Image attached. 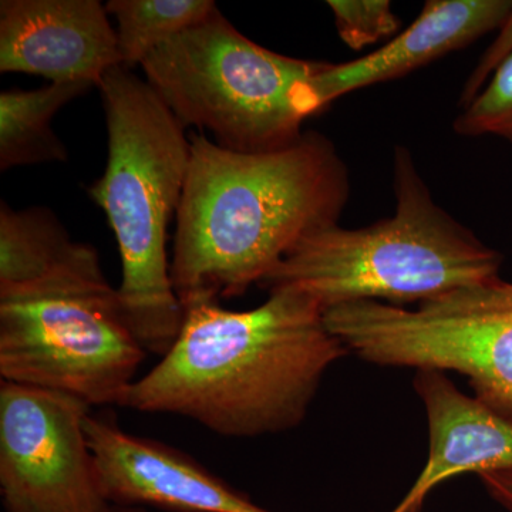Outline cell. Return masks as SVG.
Masks as SVG:
<instances>
[{"label": "cell", "instance_id": "6da1fadb", "mask_svg": "<svg viewBox=\"0 0 512 512\" xmlns=\"http://www.w3.org/2000/svg\"><path fill=\"white\" fill-rule=\"evenodd\" d=\"M349 352L319 303L295 286L269 289L251 311L198 302L119 407L174 414L234 439L284 433L305 420L323 376Z\"/></svg>", "mask_w": 512, "mask_h": 512}, {"label": "cell", "instance_id": "7a4b0ae2", "mask_svg": "<svg viewBox=\"0 0 512 512\" xmlns=\"http://www.w3.org/2000/svg\"><path fill=\"white\" fill-rule=\"evenodd\" d=\"M349 197L348 165L318 131L268 153H239L194 134L171 255L181 305L261 285L303 238L339 224Z\"/></svg>", "mask_w": 512, "mask_h": 512}, {"label": "cell", "instance_id": "3957f363", "mask_svg": "<svg viewBox=\"0 0 512 512\" xmlns=\"http://www.w3.org/2000/svg\"><path fill=\"white\" fill-rule=\"evenodd\" d=\"M97 89L106 114L107 163L89 194L119 247L117 293L128 325L147 353L164 356L184 320L167 244L183 197L191 140L156 90L127 67L104 74Z\"/></svg>", "mask_w": 512, "mask_h": 512}, {"label": "cell", "instance_id": "277c9868", "mask_svg": "<svg viewBox=\"0 0 512 512\" xmlns=\"http://www.w3.org/2000/svg\"><path fill=\"white\" fill-rule=\"evenodd\" d=\"M392 217L303 238L261 286H295L323 311L359 301L403 306L500 276L503 255L437 204L409 148L393 154Z\"/></svg>", "mask_w": 512, "mask_h": 512}, {"label": "cell", "instance_id": "5b68a950", "mask_svg": "<svg viewBox=\"0 0 512 512\" xmlns=\"http://www.w3.org/2000/svg\"><path fill=\"white\" fill-rule=\"evenodd\" d=\"M329 63L266 49L215 9L141 69L185 128L211 131L228 150L268 153L301 140L305 120L323 110L315 80Z\"/></svg>", "mask_w": 512, "mask_h": 512}, {"label": "cell", "instance_id": "8992f818", "mask_svg": "<svg viewBox=\"0 0 512 512\" xmlns=\"http://www.w3.org/2000/svg\"><path fill=\"white\" fill-rule=\"evenodd\" d=\"M146 355L90 245L39 281L0 286L6 382L69 394L92 409L119 406Z\"/></svg>", "mask_w": 512, "mask_h": 512}, {"label": "cell", "instance_id": "52a82bcc", "mask_svg": "<svg viewBox=\"0 0 512 512\" xmlns=\"http://www.w3.org/2000/svg\"><path fill=\"white\" fill-rule=\"evenodd\" d=\"M330 332L367 362L466 375L477 399L512 397V282L498 278L421 302L417 309L377 301L325 311Z\"/></svg>", "mask_w": 512, "mask_h": 512}, {"label": "cell", "instance_id": "ba28073f", "mask_svg": "<svg viewBox=\"0 0 512 512\" xmlns=\"http://www.w3.org/2000/svg\"><path fill=\"white\" fill-rule=\"evenodd\" d=\"M92 407L69 394L0 384L3 512H110L84 423Z\"/></svg>", "mask_w": 512, "mask_h": 512}, {"label": "cell", "instance_id": "9c48e42d", "mask_svg": "<svg viewBox=\"0 0 512 512\" xmlns=\"http://www.w3.org/2000/svg\"><path fill=\"white\" fill-rule=\"evenodd\" d=\"M84 430L110 504L167 512H272L190 454L127 433L113 412L90 413Z\"/></svg>", "mask_w": 512, "mask_h": 512}, {"label": "cell", "instance_id": "30bf717a", "mask_svg": "<svg viewBox=\"0 0 512 512\" xmlns=\"http://www.w3.org/2000/svg\"><path fill=\"white\" fill-rule=\"evenodd\" d=\"M120 64L116 29L99 0L0 3V72L97 87Z\"/></svg>", "mask_w": 512, "mask_h": 512}, {"label": "cell", "instance_id": "8fae6325", "mask_svg": "<svg viewBox=\"0 0 512 512\" xmlns=\"http://www.w3.org/2000/svg\"><path fill=\"white\" fill-rule=\"evenodd\" d=\"M511 10L512 0H427L412 25L380 49L352 62L329 63L315 80L320 106L470 46L500 28Z\"/></svg>", "mask_w": 512, "mask_h": 512}, {"label": "cell", "instance_id": "7c38bea8", "mask_svg": "<svg viewBox=\"0 0 512 512\" xmlns=\"http://www.w3.org/2000/svg\"><path fill=\"white\" fill-rule=\"evenodd\" d=\"M414 389L429 421V458L392 512H421L436 485L464 473L512 467V420L460 392L439 370H419Z\"/></svg>", "mask_w": 512, "mask_h": 512}, {"label": "cell", "instance_id": "4fadbf2b", "mask_svg": "<svg viewBox=\"0 0 512 512\" xmlns=\"http://www.w3.org/2000/svg\"><path fill=\"white\" fill-rule=\"evenodd\" d=\"M89 83H50L36 90L0 94V170L66 161L67 150L52 121L67 103L92 89Z\"/></svg>", "mask_w": 512, "mask_h": 512}, {"label": "cell", "instance_id": "5bb4252c", "mask_svg": "<svg viewBox=\"0 0 512 512\" xmlns=\"http://www.w3.org/2000/svg\"><path fill=\"white\" fill-rule=\"evenodd\" d=\"M52 211L0 204V286L39 281L82 254Z\"/></svg>", "mask_w": 512, "mask_h": 512}, {"label": "cell", "instance_id": "9a60e30c", "mask_svg": "<svg viewBox=\"0 0 512 512\" xmlns=\"http://www.w3.org/2000/svg\"><path fill=\"white\" fill-rule=\"evenodd\" d=\"M121 66L134 69L154 50L208 18L212 0H111Z\"/></svg>", "mask_w": 512, "mask_h": 512}, {"label": "cell", "instance_id": "2e32d148", "mask_svg": "<svg viewBox=\"0 0 512 512\" xmlns=\"http://www.w3.org/2000/svg\"><path fill=\"white\" fill-rule=\"evenodd\" d=\"M454 131L463 137L494 136L512 147V56L483 92L458 114Z\"/></svg>", "mask_w": 512, "mask_h": 512}, {"label": "cell", "instance_id": "e0dca14e", "mask_svg": "<svg viewBox=\"0 0 512 512\" xmlns=\"http://www.w3.org/2000/svg\"><path fill=\"white\" fill-rule=\"evenodd\" d=\"M336 32L352 50H363L399 33L402 20L389 0H329Z\"/></svg>", "mask_w": 512, "mask_h": 512}, {"label": "cell", "instance_id": "ac0fdd59", "mask_svg": "<svg viewBox=\"0 0 512 512\" xmlns=\"http://www.w3.org/2000/svg\"><path fill=\"white\" fill-rule=\"evenodd\" d=\"M512 56V10L498 28L494 42L487 47L477 66L470 73L460 96V106L466 109L478 94L483 92L494 73ZM461 109V110H463Z\"/></svg>", "mask_w": 512, "mask_h": 512}, {"label": "cell", "instance_id": "d6986e66", "mask_svg": "<svg viewBox=\"0 0 512 512\" xmlns=\"http://www.w3.org/2000/svg\"><path fill=\"white\" fill-rule=\"evenodd\" d=\"M487 493L505 510L512 512V467L478 474Z\"/></svg>", "mask_w": 512, "mask_h": 512}, {"label": "cell", "instance_id": "ffe728a7", "mask_svg": "<svg viewBox=\"0 0 512 512\" xmlns=\"http://www.w3.org/2000/svg\"><path fill=\"white\" fill-rule=\"evenodd\" d=\"M495 410L512 420V397L511 399L505 400V402L501 403L500 406L495 407Z\"/></svg>", "mask_w": 512, "mask_h": 512}, {"label": "cell", "instance_id": "44dd1931", "mask_svg": "<svg viewBox=\"0 0 512 512\" xmlns=\"http://www.w3.org/2000/svg\"><path fill=\"white\" fill-rule=\"evenodd\" d=\"M110 512H148L143 507H126V505H113Z\"/></svg>", "mask_w": 512, "mask_h": 512}]
</instances>
